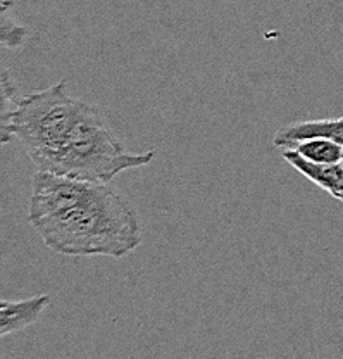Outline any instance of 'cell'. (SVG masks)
<instances>
[{
    "mask_svg": "<svg viewBox=\"0 0 343 359\" xmlns=\"http://www.w3.org/2000/svg\"><path fill=\"white\" fill-rule=\"evenodd\" d=\"M13 6V0H4L0 7V43L7 48H20L28 39V29L9 16Z\"/></svg>",
    "mask_w": 343,
    "mask_h": 359,
    "instance_id": "cell-10",
    "label": "cell"
},
{
    "mask_svg": "<svg viewBox=\"0 0 343 359\" xmlns=\"http://www.w3.org/2000/svg\"><path fill=\"white\" fill-rule=\"evenodd\" d=\"M154 151L132 154L104 121L99 107L88 104L69 137L55 151L35 159L40 171L88 182L109 183L122 171L147 166Z\"/></svg>",
    "mask_w": 343,
    "mask_h": 359,
    "instance_id": "cell-2",
    "label": "cell"
},
{
    "mask_svg": "<svg viewBox=\"0 0 343 359\" xmlns=\"http://www.w3.org/2000/svg\"><path fill=\"white\" fill-rule=\"evenodd\" d=\"M324 137L343 145V118L337 119H314L286 125L274 133V145L279 149H290L297 142L307 138Z\"/></svg>",
    "mask_w": 343,
    "mask_h": 359,
    "instance_id": "cell-7",
    "label": "cell"
},
{
    "mask_svg": "<svg viewBox=\"0 0 343 359\" xmlns=\"http://www.w3.org/2000/svg\"><path fill=\"white\" fill-rule=\"evenodd\" d=\"M99 183L102 182H88L38 170L33 177L28 222L31 223L73 208L74 204L92 196Z\"/></svg>",
    "mask_w": 343,
    "mask_h": 359,
    "instance_id": "cell-4",
    "label": "cell"
},
{
    "mask_svg": "<svg viewBox=\"0 0 343 359\" xmlns=\"http://www.w3.org/2000/svg\"><path fill=\"white\" fill-rule=\"evenodd\" d=\"M88 104L73 99L64 81L20 99L13 133L23 144L29 159L55 151L74 128Z\"/></svg>",
    "mask_w": 343,
    "mask_h": 359,
    "instance_id": "cell-3",
    "label": "cell"
},
{
    "mask_svg": "<svg viewBox=\"0 0 343 359\" xmlns=\"http://www.w3.org/2000/svg\"><path fill=\"white\" fill-rule=\"evenodd\" d=\"M337 199H340L343 202V194H340V196H337Z\"/></svg>",
    "mask_w": 343,
    "mask_h": 359,
    "instance_id": "cell-11",
    "label": "cell"
},
{
    "mask_svg": "<svg viewBox=\"0 0 343 359\" xmlns=\"http://www.w3.org/2000/svg\"><path fill=\"white\" fill-rule=\"evenodd\" d=\"M281 156L293 170H297L298 173L304 175L305 178L311 180L312 183H316L333 197L343 194L342 163H314V161H309L298 154L295 149H283Z\"/></svg>",
    "mask_w": 343,
    "mask_h": 359,
    "instance_id": "cell-5",
    "label": "cell"
},
{
    "mask_svg": "<svg viewBox=\"0 0 343 359\" xmlns=\"http://www.w3.org/2000/svg\"><path fill=\"white\" fill-rule=\"evenodd\" d=\"M290 149H295L298 154L314 163H342L343 161V145L331 138H307V140L297 142Z\"/></svg>",
    "mask_w": 343,
    "mask_h": 359,
    "instance_id": "cell-9",
    "label": "cell"
},
{
    "mask_svg": "<svg viewBox=\"0 0 343 359\" xmlns=\"http://www.w3.org/2000/svg\"><path fill=\"white\" fill-rule=\"evenodd\" d=\"M48 304H50V295L46 294L33 295L23 301H2L0 302V335L16 334L38 321Z\"/></svg>",
    "mask_w": 343,
    "mask_h": 359,
    "instance_id": "cell-6",
    "label": "cell"
},
{
    "mask_svg": "<svg viewBox=\"0 0 343 359\" xmlns=\"http://www.w3.org/2000/svg\"><path fill=\"white\" fill-rule=\"evenodd\" d=\"M0 138L2 144H9L14 138L13 133V121L14 114H16L18 104H20L21 97H18L16 85L10 80L9 71L4 67L2 69V80H0Z\"/></svg>",
    "mask_w": 343,
    "mask_h": 359,
    "instance_id": "cell-8",
    "label": "cell"
},
{
    "mask_svg": "<svg viewBox=\"0 0 343 359\" xmlns=\"http://www.w3.org/2000/svg\"><path fill=\"white\" fill-rule=\"evenodd\" d=\"M48 249L64 256H109L121 259L141 244L135 209L109 183L73 208L29 223Z\"/></svg>",
    "mask_w": 343,
    "mask_h": 359,
    "instance_id": "cell-1",
    "label": "cell"
}]
</instances>
